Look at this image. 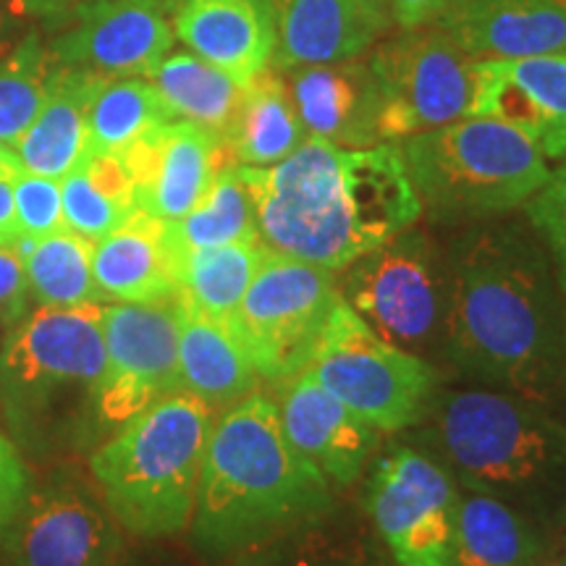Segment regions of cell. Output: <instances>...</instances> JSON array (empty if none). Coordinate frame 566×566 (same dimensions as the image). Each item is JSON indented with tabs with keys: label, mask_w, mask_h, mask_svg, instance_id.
Returning a JSON list of instances; mask_svg holds the SVG:
<instances>
[{
	"label": "cell",
	"mask_w": 566,
	"mask_h": 566,
	"mask_svg": "<svg viewBox=\"0 0 566 566\" xmlns=\"http://www.w3.org/2000/svg\"><path fill=\"white\" fill-rule=\"evenodd\" d=\"M286 87L310 137H323L342 147L380 145V103L370 66L344 61L292 69Z\"/></svg>",
	"instance_id": "obj_20"
},
{
	"label": "cell",
	"mask_w": 566,
	"mask_h": 566,
	"mask_svg": "<svg viewBox=\"0 0 566 566\" xmlns=\"http://www.w3.org/2000/svg\"><path fill=\"white\" fill-rule=\"evenodd\" d=\"M307 370L378 433L415 424L438 386L433 365L384 342L344 296L331 310Z\"/></svg>",
	"instance_id": "obj_7"
},
{
	"label": "cell",
	"mask_w": 566,
	"mask_h": 566,
	"mask_svg": "<svg viewBox=\"0 0 566 566\" xmlns=\"http://www.w3.org/2000/svg\"><path fill=\"white\" fill-rule=\"evenodd\" d=\"M271 9L275 69L354 61L384 34L357 0H271Z\"/></svg>",
	"instance_id": "obj_22"
},
{
	"label": "cell",
	"mask_w": 566,
	"mask_h": 566,
	"mask_svg": "<svg viewBox=\"0 0 566 566\" xmlns=\"http://www.w3.org/2000/svg\"><path fill=\"white\" fill-rule=\"evenodd\" d=\"M174 122L145 76L101 80L87 108V155H122L134 142Z\"/></svg>",
	"instance_id": "obj_32"
},
{
	"label": "cell",
	"mask_w": 566,
	"mask_h": 566,
	"mask_svg": "<svg viewBox=\"0 0 566 566\" xmlns=\"http://www.w3.org/2000/svg\"><path fill=\"white\" fill-rule=\"evenodd\" d=\"M281 386L279 415L289 441L328 480L354 483L375 451L378 430L325 391L307 367Z\"/></svg>",
	"instance_id": "obj_17"
},
{
	"label": "cell",
	"mask_w": 566,
	"mask_h": 566,
	"mask_svg": "<svg viewBox=\"0 0 566 566\" xmlns=\"http://www.w3.org/2000/svg\"><path fill=\"white\" fill-rule=\"evenodd\" d=\"M0 237L19 242L17 212H13V179L0 176Z\"/></svg>",
	"instance_id": "obj_41"
},
{
	"label": "cell",
	"mask_w": 566,
	"mask_h": 566,
	"mask_svg": "<svg viewBox=\"0 0 566 566\" xmlns=\"http://www.w3.org/2000/svg\"><path fill=\"white\" fill-rule=\"evenodd\" d=\"M27 495H30V472L21 462L17 446L0 433V535L9 533Z\"/></svg>",
	"instance_id": "obj_37"
},
{
	"label": "cell",
	"mask_w": 566,
	"mask_h": 566,
	"mask_svg": "<svg viewBox=\"0 0 566 566\" xmlns=\"http://www.w3.org/2000/svg\"><path fill=\"white\" fill-rule=\"evenodd\" d=\"M359 9H363L367 17H370L380 30L386 32L388 21H391V9H388V0H357Z\"/></svg>",
	"instance_id": "obj_43"
},
{
	"label": "cell",
	"mask_w": 566,
	"mask_h": 566,
	"mask_svg": "<svg viewBox=\"0 0 566 566\" xmlns=\"http://www.w3.org/2000/svg\"><path fill=\"white\" fill-rule=\"evenodd\" d=\"M562 3H566V0H562Z\"/></svg>",
	"instance_id": "obj_48"
},
{
	"label": "cell",
	"mask_w": 566,
	"mask_h": 566,
	"mask_svg": "<svg viewBox=\"0 0 566 566\" xmlns=\"http://www.w3.org/2000/svg\"><path fill=\"white\" fill-rule=\"evenodd\" d=\"M441 19V30L475 61L566 55L562 0H449Z\"/></svg>",
	"instance_id": "obj_18"
},
{
	"label": "cell",
	"mask_w": 566,
	"mask_h": 566,
	"mask_svg": "<svg viewBox=\"0 0 566 566\" xmlns=\"http://www.w3.org/2000/svg\"><path fill=\"white\" fill-rule=\"evenodd\" d=\"M30 279L17 244H0V323L17 325L27 313Z\"/></svg>",
	"instance_id": "obj_38"
},
{
	"label": "cell",
	"mask_w": 566,
	"mask_h": 566,
	"mask_svg": "<svg viewBox=\"0 0 566 566\" xmlns=\"http://www.w3.org/2000/svg\"><path fill=\"white\" fill-rule=\"evenodd\" d=\"M504 63L509 76L527 97L537 150L546 160L566 158V55H535Z\"/></svg>",
	"instance_id": "obj_34"
},
{
	"label": "cell",
	"mask_w": 566,
	"mask_h": 566,
	"mask_svg": "<svg viewBox=\"0 0 566 566\" xmlns=\"http://www.w3.org/2000/svg\"><path fill=\"white\" fill-rule=\"evenodd\" d=\"M449 0H388L391 19L401 30H420L443 13Z\"/></svg>",
	"instance_id": "obj_39"
},
{
	"label": "cell",
	"mask_w": 566,
	"mask_h": 566,
	"mask_svg": "<svg viewBox=\"0 0 566 566\" xmlns=\"http://www.w3.org/2000/svg\"><path fill=\"white\" fill-rule=\"evenodd\" d=\"M105 367L103 304H40L0 344V384L17 399H42L63 386L95 391Z\"/></svg>",
	"instance_id": "obj_13"
},
{
	"label": "cell",
	"mask_w": 566,
	"mask_h": 566,
	"mask_svg": "<svg viewBox=\"0 0 566 566\" xmlns=\"http://www.w3.org/2000/svg\"><path fill=\"white\" fill-rule=\"evenodd\" d=\"M55 63L38 32L0 55V142L11 150L45 103Z\"/></svg>",
	"instance_id": "obj_33"
},
{
	"label": "cell",
	"mask_w": 566,
	"mask_h": 566,
	"mask_svg": "<svg viewBox=\"0 0 566 566\" xmlns=\"http://www.w3.org/2000/svg\"><path fill=\"white\" fill-rule=\"evenodd\" d=\"M92 275L103 300L145 304L179 296V260L166 221L134 210L116 231L95 242Z\"/></svg>",
	"instance_id": "obj_21"
},
{
	"label": "cell",
	"mask_w": 566,
	"mask_h": 566,
	"mask_svg": "<svg viewBox=\"0 0 566 566\" xmlns=\"http://www.w3.org/2000/svg\"><path fill=\"white\" fill-rule=\"evenodd\" d=\"M349 268L342 296L384 342L422 357L443 336L449 281L417 233H399Z\"/></svg>",
	"instance_id": "obj_10"
},
{
	"label": "cell",
	"mask_w": 566,
	"mask_h": 566,
	"mask_svg": "<svg viewBox=\"0 0 566 566\" xmlns=\"http://www.w3.org/2000/svg\"><path fill=\"white\" fill-rule=\"evenodd\" d=\"M378 87V134L407 139L470 118L475 95V59L449 32L405 30L370 59Z\"/></svg>",
	"instance_id": "obj_9"
},
{
	"label": "cell",
	"mask_w": 566,
	"mask_h": 566,
	"mask_svg": "<svg viewBox=\"0 0 566 566\" xmlns=\"http://www.w3.org/2000/svg\"><path fill=\"white\" fill-rule=\"evenodd\" d=\"M142 3L153 6V9L160 11L163 17H168V13H174V17H176V11H179L181 6L187 3V0H142Z\"/></svg>",
	"instance_id": "obj_45"
},
{
	"label": "cell",
	"mask_w": 566,
	"mask_h": 566,
	"mask_svg": "<svg viewBox=\"0 0 566 566\" xmlns=\"http://www.w3.org/2000/svg\"><path fill=\"white\" fill-rule=\"evenodd\" d=\"M271 252L346 271L422 216L396 145L342 147L307 137L275 166H239Z\"/></svg>",
	"instance_id": "obj_1"
},
{
	"label": "cell",
	"mask_w": 566,
	"mask_h": 566,
	"mask_svg": "<svg viewBox=\"0 0 566 566\" xmlns=\"http://www.w3.org/2000/svg\"><path fill=\"white\" fill-rule=\"evenodd\" d=\"M17 250L30 279V296L45 307H76L103 300L92 275L95 242L90 239L63 229L42 239H19Z\"/></svg>",
	"instance_id": "obj_29"
},
{
	"label": "cell",
	"mask_w": 566,
	"mask_h": 566,
	"mask_svg": "<svg viewBox=\"0 0 566 566\" xmlns=\"http://www.w3.org/2000/svg\"><path fill=\"white\" fill-rule=\"evenodd\" d=\"M338 296L334 271L265 252L229 321L260 378L286 384L310 367Z\"/></svg>",
	"instance_id": "obj_8"
},
{
	"label": "cell",
	"mask_w": 566,
	"mask_h": 566,
	"mask_svg": "<svg viewBox=\"0 0 566 566\" xmlns=\"http://www.w3.org/2000/svg\"><path fill=\"white\" fill-rule=\"evenodd\" d=\"M21 17H24V11H21L13 0H0V53L9 45L11 34L17 30Z\"/></svg>",
	"instance_id": "obj_42"
},
{
	"label": "cell",
	"mask_w": 566,
	"mask_h": 566,
	"mask_svg": "<svg viewBox=\"0 0 566 566\" xmlns=\"http://www.w3.org/2000/svg\"><path fill=\"white\" fill-rule=\"evenodd\" d=\"M11 566H116L118 533L105 501L82 488L27 495L6 533Z\"/></svg>",
	"instance_id": "obj_16"
},
{
	"label": "cell",
	"mask_w": 566,
	"mask_h": 566,
	"mask_svg": "<svg viewBox=\"0 0 566 566\" xmlns=\"http://www.w3.org/2000/svg\"><path fill=\"white\" fill-rule=\"evenodd\" d=\"M370 514L399 566H454L459 493L433 459L412 449L380 459Z\"/></svg>",
	"instance_id": "obj_12"
},
{
	"label": "cell",
	"mask_w": 566,
	"mask_h": 566,
	"mask_svg": "<svg viewBox=\"0 0 566 566\" xmlns=\"http://www.w3.org/2000/svg\"><path fill=\"white\" fill-rule=\"evenodd\" d=\"M254 384L258 370L231 325L179 296V391L195 394L216 409L242 401Z\"/></svg>",
	"instance_id": "obj_24"
},
{
	"label": "cell",
	"mask_w": 566,
	"mask_h": 566,
	"mask_svg": "<svg viewBox=\"0 0 566 566\" xmlns=\"http://www.w3.org/2000/svg\"><path fill=\"white\" fill-rule=\"evenodd\" d=\"M399 150L417 200L438 221H478L520 208L551 176L533 139L483 116L415 134Z\"/></svg>",
	"instance_id": "obj_5"
},
{
	"label": "cell",
	"mask_w": 566,
	"mask_h": 566,
	"mask_svg": "<svg viewBox=\"0 0 566 566\" xmlns=\"http://www.w3.org/2000/svg\"><path fill=\"white\" fill-rule=\"evenodd\" d=\"M331 506L328 478L283 433L271 396L252 391L212 422L195 504L197 541L212 554L265 546Z\"/></svg>",
	"instance_id": "obj_3"
},
{
	"label": "cell",
	"mask_w": 566,
	"mask_h": 566,
	"mask_svg": "<svg viewBox=\"0 0 566 566\" xmlns=\"http://www.w3.org/2000/svg\"><path fill=\"white\" fill-rule=\"evenodd\" d=\"M265 252L260 239L187 252L179 260V296L205 315L229 323Z\"/></svg>",
	"instance_id": "obj_30"
},
{
	"label": "cell",
	"mask_w": 566,
	"mask_h": 566,
	"mask_svg": "<svg viewBox=\"0 0 566 566\" xmlns=\"http://www.w3.org/2000/svg\"><path fill=\"white\" fill-rule=\"evenodd\" d=\"M551 566H566V551H564V554H562V556H558V558H556V562H554V564H551Z\"/></svg>",
	"instance_id": "obj_46"
},
{
	"label": "cell",
	"mask_w": 566,
	"mask_h": 566,
	"mask_svg": "<svg viewBox=\"0 0 566 566\" xmlns=\"http://www.w3.org/2000/svg\"><path fill=\"white\" fill-rule=\"evenodd\" d=\"M212 407L189 391L155 401L92 454V475L124 530L139 537H168L195 516Z\"/></svg>",
	"instance_id": "obj_4"
},
{
	"label": "cell",
	"mask_w": 566,
	"mask_h": 566,
	"mask_svg": "<svg viewBox=\"0 0 566 566\" xmlns=\"http://www.w3.org/2000/svg\"><path fill=\"white\" fill-rule=\"evenodd\" d=\"M103 76L55 66L45 103L13 153L21 171L45 179H66L87 155V108Z\"/></svg>",
	"instance_id": "obj_23"
},
{
	"label": "cell",
	"mask_w": 566,
	"mask_h": 566,
	"mask_svg": "<svg viewBox=\"0 0 566 566\" xmlns=\"http://www.w3.org/2000/svg\"><path fill=\"white\" fill-rule=\"evenodd\" d=\"M145 80L158 92L171 118L229 139L242 111L247 84L195 53L166 55Z\"/></svg>",
	"instance_id": "obj_25"
},
{
	"label": "cell",
	"mask_w": 566,
	"mask_h": 566,
	"mask_svg": "<svg viewBox=\"0 0 566 566\" xmlns=\"http://www.w3.org/2000/svg\"><path fill=\"white\" fill-rule=\"evenodd\" d=\"M166 231L176 260L195 250L258 239L254 200L250 187L239 174V166L223 168L212 181L208 195L179 221L166 223Z\"/></svg>",
	"instance_id": "obj_31"
},
{
	"label": "cell",
	"mask_w": 566,
	"mask_h": 566,
	"mask_svg": "<svg viewBox=\"0 0 566 566\" xmlns=\"http://www.w3.org/2000/svg\"><path fill=\"white\" fill-rule=\"evenodd\" d=\"M24 17H38L48 21H61L66 19L82 0H13Z\"/></svg>",
	"instance_id": "obj_40"
},
{
	"label": "cell",
	"mask_w": 566,
	"mask_h": 566,
	"mask_svg": "<svg viewBox=\"0 0 566 566\" xmlns=\"http://www.w3.org/2000/svg\"><path fill=\"white\" fill-rule=\"evenodd\" d=\"M48 51L55 66L103 80L147 76L174 45L168 19L142 0H82Z\"/></svg>",
	"instance_id": "obj_14"
},
{
	"label": "cell",
	"mask_w": 566,
	"mask_h": 566,
	"mask_svg": "<svg viewBox=\"0 0 566 566\" xmlns=\"http://www.w3.org/2000/svg\"><path fill=\"white\" fill-rule=\"evenodd\" d=\"M0 244H17V242H11V239H6V237H0Z\"/></svg>",
	"instance_id": "obj_47"
},
{
	"label": "cell",
	"mask_w": 566,
	"mask_h": 566,
	"mask_svg": "<svg viewBox=\"0 0 566 566\" xmlns=\"http://www.w3.org/2000/svg\"><path fill=\"white\" fill-rule=\"evenodd\" d=\"M176 38L202 61L250 84L273 61L271 0H187L176 11Z\"/></svg>",
	"instance_id": "obj_19"
},
{
	"label": "cell",
	"mask_w": 566,
	"mask_h": 566,
	"mask_svg": "<svg viewBox=\"0 0 566 566\" xmlns=\"http://www.w3.org/2000/svg\"><path fill=\"white\" fill-rule=\"evenodd\" d=\"M541 537L506 501L485 493L459 499L454 566H535Z\"/></svg>",
	"instance_id": "obj_28"
},
{
	"label": "cell",
	"mask_w": 566,
	"mask_h": 566,
	"mask_svg": "<svg viewBox=\"0 0 566 566\" xmlns=\"http://www.w3.org/2000/svg\"><path fill=\"white\" fill-rule=\"evenodd\" d=\"M19 174H21V163L17 158V153H13L9 145L0 142V176H6V179H17Z\"/></svg>",
	"instance_id": "obj_44"
},
{
	"label": "cell",
	"mask_w": 566,
	"mask_h": 566,
	"mask_svg": "<svg viewBox=\"0 0 566 566\" xmlns=\"http://www.w3.org/2000/svg\"><path fill=\"white\" fill-rule=\"evenodd\" d=\"M226 142L239 166L254 168L275 166L304 142V126L275 66H268L258 80L247 84L242 111Z\"/></svg>",
	"instance_id": "obj_26"
},
{
	"label": "cell",
	"mask_w": 566,
	"mask_h": 566,
	"mask_svg": "<svg viewBox=\"0 0 566 566\" xmlns=\"http://www.w3.org/2000/svg\"><path fill=\"white\" fill-rule=\"evenodd\" d=\"M527 216L543 233L558 268V286L566 296V160L562 168L551 171L548 181L530 197Z\"/></svg>",
	"instance_id": "obj_36"
},
{
	"label": "cell",
	"mask_w": 566,
	"mask_h": 566,
	"mask_svg": "<svg viewBox=\"0 0 566 566\" xmlns=\"http://www.w3.org/2000/svg\"><path fill=\"white\" fill-rule=\"evenodd\" d=\"M13 212L19 239H42L66 229L61 181L21 171L13 179Z\"/></svg>",
	"instance_id": "obj_35"
},
{
	"label": "cell",
	"mask_w": 566,
	"mask_h": 566,
	"mask_svg": "<svg viewBox=\"0 0 566 566\" xmlns=\"http://www.w3.org/2000/svg\"><path fill=\"white\" fill-rule=\"evenodd\" d=\"M134 181V205L171 223L208 195L216 176L239 166L229 142L189 122L158 126L122 153Z\"/></svg>",
	"instance_id": "obj_15"
},
{
	"label": "cell",
	"mask_w": 566,
	"mask_h": 566,
	"mask_svg": "<svg viewBox=\"0 0 566 566\" xmlns=\"http://www.w3.org/2000/svg\"><path fill=\"white\" fill-rule=\"evenodd\" d=\"M63 221L66 229L101 242L137 210L134 181L122 155L90 153L61 179Z\"/></svg>",
	"instance_id": "obj_27"
},
{
	"label": "cell",
	"mask_w": 566,
	"mask_h": 566,
	"mask_svg": "<svg viewBox=\"0 0 566 566\" xmlns=\"http://www.w3.org/2000/svg\"><path fill=\"white\" fill-rule=\"evenodd\" d=\"M438 433L464 483L499 501L546 491L566 470V428L520 394H446Z\"/></svg>",
	"instance_id": "obj_6"
},
{
	"label": "cell",
	"mask_w": 566,
	"mask_h": 566,
	"mask_svg": "<svg viewBox=\"0 0 566 566\" xmlns=\"http://www.w3.org/2000/svg\"><path fill=\"white\" fill-rule=\"evenodd\" d=\"M446 346L464 370L548 405L564 363L546 260L512 233L459 247L446 283Z\"/></svg>",
	"instance_id": "obj_2"
},
{
	"label": "cell",
	"mask_w": 566,
	"mask_h": 566,
	"mask_svg": "<svg viewBox=\"0 0 566 566\" xmlns=\"http://www.w3.org/2000/svg\"><path fill=\"white\" fill-rule=\"evenodd\" d=\"M103 331L105 367L95 399L105 422L124 424L179 391V296L103 304Z\"/></svg>",
	"instance_id": "obj_11"
}]
</instances>
